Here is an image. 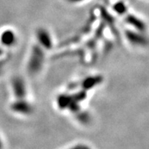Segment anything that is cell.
<instances>
[{
    "instance_id": "6da1fadb",
    "label": "cell",
    "mask_w": 149,
    "mask_h": 149,
    "mask_svg": "<svg viewBox=\"0 0 149 149\" xmlns=\"http://www.w3.org/2000/svg\"><path fill=\"white\" fill-rule=\"evenodd\" d=\"M45 61L44 49L37 43L31 47L29 60L28 63V70L30 74H36L41 71Z\"/></svg>"
},
{
    "instance_id": "7a4b0ae2",
    "label": "cell",
    "mask_w": 149,
    "mask_h": 149,
    "mask_svg": "<svg viewBox=\"0 0 149 149\" xmlns=\"http://www.w3.org/2000/svg\"><path fill=\"white\" fill-rule=\"evenodd\" d=\"M142 33L143 32L138 31L135 30H126L125 31V37L132 45L145 47L148 44V39Z\"/></svg>"
},
{
    "instance_id": "3957f363",
    "label": "cell",
    "mask_w": 149,
    "mask_h": 149,
    "mask_svg": "<svg viewBox=\"0 0 149 149\" xmlns=\"http://www.w3.org/2000/svg\"><path fill=\"white\" fill-rule=\"evenodd\" d=\"M11 110L15 113L28 116L33 113V108L31 104L26 100V99H16L14 102L11 104Z\"/></svg>"
},
{
    "instance_id": "277c9868",
    "label": "cell",
    "mask_w": 149,
    "mask_h": 149,
    "mask_svg": "<svg viewBox=\"0 0 149 149\" xmlns=\"http://www.w3.org/2000/svg\"><path fill=\"white\" fill-rule=\"evenodd\" d=\"M12 89L16 99L26 98L28 91H27V85L23 78L20 76L15 77L12 81Z\"/></svg>"
},
{
    "instance_id": "5b68a950",
    "label": "cell",
    "mask_w": 149,
    "mask_h": 149,
    "mask_svg": "<svg viewBox=\"0 0 149 149\" xmlns=\"http://www.w3.org/2000/svg\"><path fill=\"white\" fill-rule=\"evenodd\" d=\"M36 37L38 41V44L43 49L49 50L53 48V42L52 36L46 28H38L36 32Z\"/></svg>"
},
{
    "instance_id": "8992f818",
    "label": "cell",
    "mask_w": 149,
    "mask_h": 149,
    "mask_svg": "<svg viewBox=\"0 0 149 149\" xmlns=\"http://www.w3.org/2000/svg\"><path fill=\"white\" fill-rule=\"evenodd\" d=\"M103 81H104V77L101 74L91 75L81 81V82L80 83V87L81 89L88 91L102 84Z\"/></svg>"
},
{
    "instance_id": "52a82bcc",
    "label": "cell",
    "mask_w": 149,
    "mask_h": 149,
    "mask_svg": "<svg viewBox=\"0 0 149 149\" xmlns=\"http://www.w3.org/2000/svg\"><path fill=\"white\" fill-rule=\"evenodd\" d=\"M125 22L129 25L131 26L132 28H134L135 31H138L144 32L146 31V28H147V26L142 20L132 14L126 13L125 15Z\"/></svg>"
},
{
    "instance_id": "ba28073f",
    "label": "cell",
    "mask_w": 149,
    "mask_h": 149,
    "mask_svg": "<svg viewBox=\"0 0 149 149\" xmlns=\"http://www.w3.org/2000/svg\"><path fill=\"white\" fill-rule=\"evenodd\" d=\"M17 41L16 34L12 30L6 29L0 34V43L4 47H11L14 46Z\"/></svg>"
},
{
    "instance_id": "9c48e42d",
    "label": "cell",
    "mask_w": 149,
    "mask_h": 149,
    "mask_svg": "<svg viewBox=\"0 0 149 149\" xmlns=\"http://www.w3.org/2000/svg\"><path fill=\"white\" fill-rule=\"evenodd\" d=\"M72 100L73 99L72 97V94H60L57 97V106L61 110H68L69 106L72 102Z\"/></svg>"
},
{
    "instance_id": "30bf717a",
    "label": "cell",
    "mask_w": 149,
    "mask_h": 149,
    "mask_svg": "<svg viewBox=\"0 0 149 149\" xmlns=\"http://www.w3.org/2000/svg\"><path fill=\"white\" fill-rule=\"evenodd\" d=\"M113 9L116 14L120 15H125L127 13V6L123 1L116 2L113 6Z\"/></svg>"
},
{
    "instance_id": "8fae6325",
    "label": "cell",
    "mask_w": 149,
    "mask_h": 149,
    "mask_svg": "<svg viewBox=\"0 0 149 149\" xmlns=\"http://www.w3.org/2000/svg\"><path fill=\"white\" fill-rule=\"evenodd\" d=\"M74 115L76 116L78 121H79L82 124H88L91 120L90 115H89L88 113H87V112L80 110V111L78 112V113H77L76 114H74Z\"/></svg>"
},
{
    "instance_id": "7c38bea8",
    "label": "cell",
    "mask_w": 149,
    "mask_h": 149,
    "mask_svg": "<svg viewBox=\"0 0 149 149\" xmlns=\"http://www.w3.org/2000/svg\"><path fill=\"white\" fill-rule=\"evenodd\" d=\"M72 97L73 100L74 101H76L79 104H80L81 102L84 101L87 98V91L81 89L79 91H77L74 94H72Z\"/></svg>"
},
{
    "instance_id": "4fadbf2b",
    "label": "cell",
    "mask_w": 149,
    "mask_h": 149,
    "mask_svg": "<svg viewBox=\"0 0 149 149\" xmlns=\"http://www.w3.org/2000/svg\"><path fill=\"white\" fill-rule=\"evenodd\" d=\"M69 149H91L90 147H88V145H83V144H79V145H74L73 147H72Z\"/></svg>"
},
{
    "instance_id": "5bb4252c",
    "label": "cell",
    "mask_w": 149,
    "mask_h": 149,
    "mask_svg": "<svg viewBox=\"0 0 149 149\" xmlns=\"http://www.w3.org/2000/svg\"><path fill=\"white\" fill-rule=\"evenodd\" d=\"M6 59H2V60H0V74L2 73V69H3L5 65H6Z\"/></svg>"
},
{
    "instance_id": "9a60e30c",
    "label": "cell",
    "mask_w": 149,
    "mask_h": 149,
    "mask_svg": "<svg viewBox=\"0 0 149 149\" xmlns=\"http://www.w3.org/2000/svg\"><path fill=\"white\" fill-rule=\"evenodd\" d=\"M67 1L71 3H79V2H83L84 0H67Z\"/></svg>"
},
{
    "instance_id": "2e32d148",
    "label": "cell",
    "mask_w": 149,
    "mask_h": 149,
    "mask_svg": "<svg viewBox=\"0 0 149 149\" xmlns=\"http://www.w3.org/2000/svg\"><path fill=\"white\" fill-rule=\"evenodd\" d=\"M2 148V139H1V138H0V149Z\"/></svg>"
}]
</instances>
